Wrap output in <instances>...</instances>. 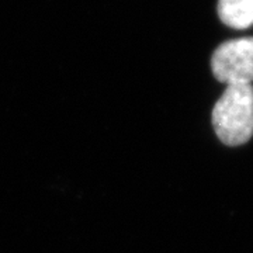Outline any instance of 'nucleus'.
<instances>
[{
	"label": "nucleus",
	"instance_id": "nucleus-1",
	"mask_svg": "<svg viewBox=\"0 0 253 253\" xmlns=\"http://www.w3.org/2000/svg\"><path fill=\"white\" fill-rule=\"evenodd\" d=\"M212 126L228 146L248 142L253 135V86L228 84L212 109Z\"/></svg>",
	"mask_w": 253,
	"mask_h": 253
},
{
	"label": "nucleus",
	"instance_id": "nucleus-2",
	"mask_svg": "<svg viewBox=\"0 0 253 253\" xmlns=\"http://www.w3.org/2000/svg\"><path fill=\"white\" fill-rule=\"evenodd\" d=\"M211 69L225 84L253 82V37L236 38L218 46L211 58Z\"/></svg>",
	"mask_w": 253,
	"mask_h": 253
},
{
	"label": "nucleus",
	"instance_id": "nucleus-3",
	"mask_svg": "<svg viewBox=\"0 0 253 253\" xmlns=\"http://www.w3.org/2000/svg\"><path fill=\"white\" fill-rule=\"evenodd\" d=\"M217 10L228 27L245 30L253 24V0H218Z\"/></svg>",
	"mask_w": 253,
	"mask_h": 253
}]
</instances>
